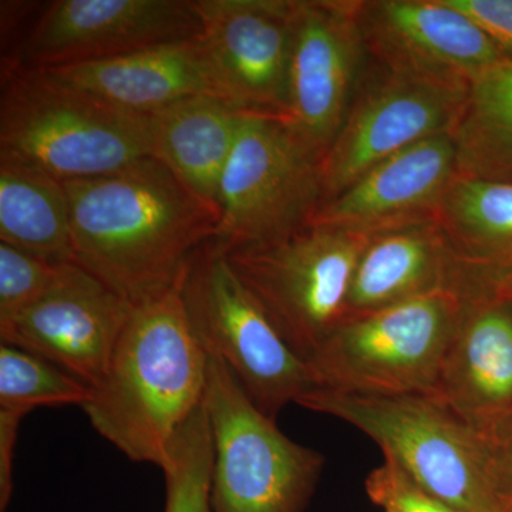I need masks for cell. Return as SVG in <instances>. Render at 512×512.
Instances as JSON below:
<instances>
[{"label":"cell","mask_w":512,"mask_h":512,"mask_svg":"<svg viewBox=\"0 0 512 512\" xmlns=\"http://www.w3.org/2000/svg\"><path fill=\"white\" fill-rule=\"evenodd\" d=\"M63 184L74 264L131 305L180 284L192 256L217 231V211L156 158Z\"/></svg>","instance_id":"obj_1"},{"label":"cell","mask_w":512,"mask_h":512,"mask_svg":"<svg viewBox=\"0 0 512 512\" xmlns=\"http://www.w3.org/2000/svg\"><path fill=\"white\" fill-rule=\"evenodd\" d=\"M180 284L133 305L106 373L82 407L121 453L160 468L207 390L208 355L192 332Z\"/></svg>","instance_id":"obj_2"},{"label":"cell","mask_w":512,"mask_h":512,"mask_svg":"<svg viewBox=\"0 0 512 512\" xmlns=\"http://www.w3.org/2000/svg\"><path fill=\"white\" fill-rule=\"evenodd\" d=\"M312 412L352 424L384 458L460 512H512V446L498 443L426 396L311 390Z\"/></svg>","instance_id":"obj_3"},{"label":"cell","mask_w":512,"mask_h":512,"mask_svg":"<svg viewBox=\"0 0 512 512\" xmlns=\"http://www.w3.org/2000/svg\"><path fill=\"white\" fill-rule=\"evenodd\" d=\"M0 157L69 181L116 173L151 157L150 117L130 113L16 62L3 70Z\"/></svg>","instance_id":"obj_4"},{"label":"cell","mask_w":512,"mask_h":512,"mask_svg":"<svg viewBox=\"0 0 512 512\" xmlns=\"http://www.w3.org/2000/svg\"><path fill=\"white\" fill-rule=\"evenodd\" d=\"M474 299L441 289L346 320L306 362L313 383L369 396H433Z\"/></svg>","instance_id":"obj_5"},{"label":"cell","mask_w":512,"mask_h":512,"mask_svg":"<svg viewBox=\"0 0 512 512\" xmlns=\"http://www.w3.org/2000/svg\"><path fill=\"white\" fill-rule=\"evenodd\" d=\"M180 291L201 348L228 366L266 416L275 420L286 404L316 389L308 365L286 345L212 239L192 256Z\"/></svg>","instance_id":"obj_6"},{"label":"cell","mask_w":512,"mask_h":512,"mask_svg":"<svg viewBox=\"0 0 512 512\" xmlns=\"http://www.w3.org/2000/svg\"><path fill=\"white\" fill-rule=\"evenodd\" d=\"M370 235L315 227L271 244L224 251L286 345L303 362L339 328Z\"/></svg>","instance_id":"obj_7"},{"label":"cell","mask_w":512,"mask_h":512,"mask_svg":"<svg viewBox=\"0 0 512 512\" xmlns=\"http://www.w3.org/2000/svg\"><path fill=\"white\" fill-rule=\"evenodd\" d=\"M204 404L214 446V511L302 512L325 457L286 437L217 357L208 356Z\"/></svg>","instance_id":"obj_8"},{"label":"cell","mask_w":512,"mask_h":512,"mask_svg":"<svg viewBox=\"0 0 512 512\" xmlns=\"http://www.w3.org/2000/svg\"><path fill=\"white\" fill-rule=\"evenodd\" d=\"M323 202L320 160L279 119L247 114L222 174L212 241L224 251L305 228Z\"/></svg>","instance_id":"obj_9"},{"label":"cell","mask_w":512,"mask_h":512,"mask_svg":"<svg viewBox=\"0 0 512 512\" xmlns=\"http://www.w3.org/2000/svg\"><path fill=\"white\" fill-rule=\"evenodd\" d=\"M357 93L345 123L320 161L323 202L377 164L439 134H454L470 84L384 66Z\"/></svg>","instance_id":"obj_10"},{"label":"cell","mask_w":512,"mask_h":512,"mask_svg":"<svg viewBox=\"0 0 512 512\" xmlns=\"http://www.w3.org/2000/svg\"><path fill=\"white\" fill-rule=\"evenodd\" d=\"M367 53L360 2L298 0L281 121L320 161L359 93Z\"/></svg>","instance_id":"obj_11"},{"label":"cell","mask_w":512,"mask_h":512,"mask_svg":"<svg viewBox=\"0 0 512 512\" xmlns=\"http://www.w3.org/2000/svg\"><path fill=\"white\" fill-rule=\"evenodd\" d=\"M222 99L282 120L298 0H194Z\"/></svg>","instance_id":"obj_12"},{"label":"cell","mask_w":512,"mask_h":512,"mask_svg":"<svg viewBox=\"0 0 512 512\" xmlns=\"http://www.w3.org/2000/svg\"><path fill=\"white\" fill-rule=\"evenodd\" d=\"M201 35L187 0H59L40 16L16 63L57 69Z\"/></svg>","instance_id":"obj_13"},{"label":"cell","mask_w":512,"mask_h":512,"mask_svg":"<svg viewBox=\"0 0 512 512\" xmlns=\"http://www.w3.org/2000/svg\"><path fill=\"white\" fill-rule=\"evenodd\" d=\"M131 305L69 262L43 298L0 323L2 345L47 360L93 389L106 373Z\"/></svg>","instance_id":"obj_14"},{"label":"cell","mask_w":512,"mask_h":512,"mask_svg":"<svg viewBox=\"0 0 512 512\" xmlns=\"http://www.w3.org/2000/svg\"><path fill=\"white\" fill-rule=\"evenodd\" d=\"M458 175L454 134H439L377 164L336 197L322 202L308 225L373 237L434 220L441 198Z\"/></svg>","instance_id":"obj_15"},{"label":"cell","mask_w":512,"mask_h":512,"mask_svg":"<svg viewBox=\"0 0 512 512\" xmlns=\"http://www.w3.org/2000/svg\"><path fill=\"white\" fill-rule=\"evenodd\" d=\"M369 52L392 69L471 83L507 56L446 0L360 2Z\"/></svg>","instance_id":"obj_16"},{"label":"cell","mask_w":512,"mask_h":512,"mask_svg":"<svg viewBox=\"0 0 512 512\" xmlns=\"http://www.w3.org/2000/svg\"><path fill=\"white\" fill-rule=\"evenodd\" d=\"M430 399L512 446V303H470Z\"/></svg>","instance_id":"obj_17"},{"label":"cell","mask_w":512,"mask_h":512,"mask_svg":"<svg viewBox=\"0 0 512 512\" xmlns=\"http://www.w3.org/2000/svg\"><path fill=\"white\" fill-rule=\"evenodd\" d=\"M45 70L70 86L141 116L192 97L222 99L201 35L114 59Z\"/></svg>","instance_id":"obj_18"},{"label":"cell","mask_w":512,"mask_h":512,"mask_svg":"<svg viewBox=\"0 0 512 512\" xmlns=\"http://www.w3.org/2000/svg\"><path fill=\"white\" fill-rule=\"evenodd\" d=\"M441 289L471 296L467 276L436 221L380 232L357 262L343 322Z\"/></svg>","instance_id":"obj_19"},{"label":"cell","mask_w":512,"mask_h":512,"mask_svg":"<svg viewBox=\"0 0 512 512\" xmlns=\"http://www.w3.org/2000/svg\"><path fill=\"white\" fill-rule=\"evenodd\" d=\"M474 291L512 281V184L458 174L434 212Z\"/></svg>","instance_id":"obj_20"},{"label":"cell","mask_w":512,"mask_h":512,"mask_svg":"<svg viewBox=\"0 0 512 512\" xmlns=\"http://www.w3.org/2000/svg\"><path fill=\"white\" fill-rule=\"evenodd\" d=\"M247 114L215 96L192 97L151 114V158L161 161L218 214L222 174Z\"/></svg>","instance_id":"obj_21"},{"label":"cell","mask_w":512,"mask_h":512,"mask_svg":"<svg viewBox=\"0 0 512 512\" xmlns=\"http://www.w3.org/2000/svg\"><path fill=\"white\" fill-rule=\"evenodd\" d=\"M0 241L56 262H74L69 201L62 181L0 157Z\"/></svg>","instance_id":"obj_22"},{"label":"cell","mask_w":512,"mask_h":512,"mask_svg":"<svg viewBox=\"0 0 512 512\" xmlns=\"http://www.w3.org/2000/svg\"><path fill=\"white\" fill-rule=\"evenodd\" d=\"M454 138L458 174L512 184V57L471 80Z\"/></svg>","instance_id":"obj_23"},{"label":"cell","mask_w":512,"mask_h":512,"mask_svg":"<svg viewBox=\"0 0 512 512\" xmlns=\"http://www.w3.org/2000/svg\"><path fill=\"white\" fill-rule=\"evenodd\" d=\"M92 389L42 357L0 346V412L20 419L39 407L80 406Z\"/></svg>","instance_id":"obj_24"},{"label":"cell","mask_w":512,"mask_h":512,"mask_svg":"<svg viewBox=\"0 0 512 512\" xmlns=\"http://www.w3.org/2000/svg\"><path fill=\"white\" fill-rule=\"evenodd\" d=\"M212 461L210 419L202 403L175 434L161 466L167 491L164 512H215Z\"/></svg>","instance_id":"obj_25"},{"label":"cell","mask_w":512,"mask_h":512,"mask_svg":"<svg viewBox=\"0 0 512 512\" xmlns=\"http://www.w3.org/2000/svg\"><path fill=\"white\" fill-rule=\"evenodd\" d=\"M69 262H56L0 242V323L39 301Z\"/></svg>","instance_id":"obj_26"},{"label":"cell","mask_w":512,"mask_h":512,"mask_svg":"<svg viewBox=\"0 0 512 512\" xmlns=\"http://www.w3.org/2000/svg\"><path fill=\"white\" fill-rule=\"evenodd\" d=\"M366 491L384 512H460L427 493L387 458L367 476Z\"/></svg>","instance_id":"obj_27"},{"label":"cell","mask_w":512,"mask_h":512,"mask_svg":"<svg viewBox=\"0 0 512 512\" xmlns=\"http://www.w3.org/2000/svg\"><path fill=\"white\" fill-rule=\"evenodd\" d=\"M476 23L507 57H512V0H446Z\"/></svg>","instance_id":"obj_28"},{"label":"cell","mask_w":512,"mask_h":512,"mask_svg":"<svg viewBox=\"0 0 512 512\" xmlns=\"http://www.w3.org/2000/svg\"><path fill=\"white\" fill-rule=\"evenodd\" d=\"M20 419L0 412V511L8 508L13 490V456L18 443Z\"/></svg>","instance_id":"obj_29"},{"label":"cell","mask_w":512,"mask_h":512,"mask_svg":"<svg viewBox=\"0 0 512 512\" xmlns=\"http://www.w3.org/2000/svg\"><path fill=\"white\" fill-rule=\"evenodd\" d=\"M495 301H504L512 303V281L505 282V284L498 286L491 295Z\"/></svg>","instance_id":"obj_30"}]
</instances>
